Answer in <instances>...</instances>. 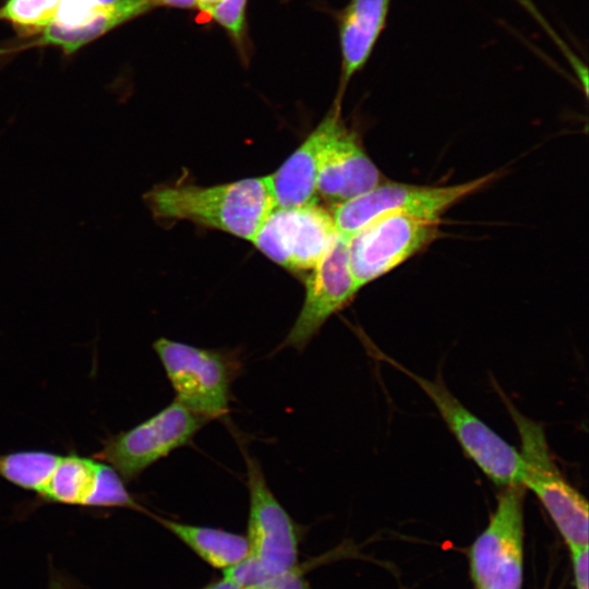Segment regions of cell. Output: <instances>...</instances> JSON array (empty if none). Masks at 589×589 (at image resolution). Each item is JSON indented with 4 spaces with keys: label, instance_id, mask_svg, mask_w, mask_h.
Instances as JSON below:
<instances>
[{
    "label": "cell",
    "instance_id": "cell-1",
    "mask_svg": "<svg viewBox=\"0 0 589 589\" xmlns=\"http://www.w3.org/2000/svg\"><path fill=\"white\" fill-rule=\"evenodd\" d=\"M143 199L155 219L189 220L248 241L275 207L267 176L207 187L157 184Z\"/></svg>",
    "mask_w": 589,
    "mask_h": 589
},
{
    "label": "cell",
    "instance_id": "cell-2",
    "mask_svg": "<svg viewBox=\"0 0 589 589\" xmlns=\"http://www.w3.org/2000/svg\"><path fill=\"white\" fill-rule=\"evenodd\" d=\"M519 435L524 481L542 503L569 549L588 546V502L560 470L543 426L497 389Z\"/></svg>",
    "mask_w": 589,
    "mask_h": 589
},
{
    "label": "cell",
    "instance_id": "cell-3",
    "mask_svg": "<svg viewBox=\"0 0 589 589\" xmlns=\"http://www.w3.org/2000/svg\"><path fill=\"white\" fill-rule=\"evenodd\" d=\"M176 399L206 420L229 411L231 386L242 362L239 350L200 348L165 337L153 344Z\"/></svg>",
    "mask_w": 589,
    "mask_h": 589
},
{
    "label": "cell",
    "instance_id": "cell-4",
    "mask_svg": "<svg viewBox=\"0 0 589 589\" xmlns=\"http://www.w3.org/2000/svg\"><path fill=\"white\" fill-rule=\"evenodd\" d=\"M376 357L406 374L426 394L464 453L490 481L500 488L522 485L525 470L519 450L465 407L442 376L429 380L378 350Z\"/></svg>",
    "mask_w": 589,
    "mask_h": 589
},
{
    "label": "cell",
    "instance_id": "cell-5",
    "mask_svg": "<svg viewBox=\"0 0 589 589\" xmlns=\"http://www.w3.org/2000/svg\"><path fill=\"white\" fill-rule=\"evenodd\" d=\"M496 172L450 185H417L380 182L369 191L332 206L338 235L349 238L372 219L385 214H401L440 223L443 214L465 197L491 183Z\"/></svg>",
    "mask_w": 589,
    "mask_h": 589
},
{
    "label": "cell",
    "instance_id": "cell-6",
    "mask_svg": "<svg viewBox=\"0 0 589 589\" xmlns=\"http://www.w3.org/2000/svg\"><path fill=\"white\" fill-rule=\"evenodd\" d=\"M208 420L175 399L135 426L111 435L93 457L111 466L124 482L189 444Z\"/></svg>",
    "mask_w": 589,
    "mask_h": 589
},
{
    "label": "cell",
    "instance_id": "cell-7",
    "mask_svg": "<svg viewBox=\"0 0 589 589\" xmlns=\"http://www.w3.org/2000/svg\"><path fill=\"white\" fill-rule=\"evenodd\" d=\"M440 223L401 214L381 215L348 238L349 267L358 290L430 245Z\"/></svg>",
    "mask_w": 589,
    "mask_h": 589
},
{
    "label": "cell",
    "instance_id": "cell-8",
    "mask_svg": "<svg viewBox=\"0 0 589 589\" xmlns=\"http://www.w3.org/2000/svg\"><path fill=\"white\" fill-rule=\"evenodd\" d=\"M524 485L502 488L486 528L470 549L479 589H520L522 578Z\"/></svg>",
    "mask_w": 589,
    "mask_h": 589
},
{
    "label": "cell",
    "instance_id": "cell-9",
    "mask_svg": "<svg viewBox=\"0 0 589 589\" xmlns=\"http://www.w3.org/2000/svg\"><path fill=\"white\" fill-rule=\"evenodd\" d=\"M336 237L330 211L316 202L274 207L251 242L279 266L308 272L324 257Z\"/></svg>",
    "mask_w": 589,
    "mask_h": 589
},
{
    "label": "cell",
    "instance_id": "cell-10",
    "mask_svg": "<svg viewBox=\"0 0 589 589\" xmlns=\"http://www.w3.org/2000/svg\"><path fill=\"white\" fill-rule=\"evenodd\" d=\"M247 466L249 558L266 572L298 567L297 525L271 491L260 462L241 447Z\"/></svg>",
    "mask_w": 589,
    "mask_h": 589
},
{
    "label": "cell",
    "instance_id": "cell-11",
    "mask_svg": "<svg viewBox=\"0 0 589 589\" xmlns=\"http://www.w3.org/2000/svg\"><path fill=\"white\" fill-rule=\"evenodd\" d=\"M310 272L302 308L278 349L303 351L326 321L359 291L349 267L347 237L337 233L327 253Z\"/></svg>",
    "mask_w": 589,
    "mask_h": 589
},
{
    "label": "cell",
    "instance_id": "cell-12",
    "mask_svg": "<svg viewBox=\"0 0 589 589\" xmlns=\"http://www.w3.org/2000/svg\"><path fill=\"white\" fill-rule=\"evenodd\" d=\"M382 182L381 171L365 153L354 130L342 118L322 155L316 193L330 205L356 197Z\"/></svg>",
    "mask_w": 589,
    "mask_h": 589
},
{
    "label": "cell",
    "instance_id": "cell-13",
    "mask_svg": "<svg viewBox=\"0 0 589 589\" xmlns=\"http://www.w3.org/2000/svg\"><path fill=\"white\" fill-rule=\"evenodd\" d=\"M338 96L326 116L301 145L272 175L267 176L275 207L316 203V180L324 148L341 119Z\"/></svg>",
    "mask_w": 589,
    "mask_h": 589
},
{
    "label": "cell",
    "instance_id": "cell-14",
    "mask_svg": "<svg viewBox=\"0 0 589 589\" xmlns=\"http://www.w3.org/2000/svg\"><path fill=\"white\" fill-rule=\"evenodd\" d=\"M392 0H350L339 19L341 86L368 62L386 27Z\"/></svg>",
    "mask_w": 589,
    "mask_h": 589
},
{
    "label": "cell",
    "instance_id": "cell-15",
    "mask_svg": "<svg viewBox=\"0 0 589 589\" xmlns=\"http://www.w3.org/2000/svg\"><path fill=\"white\" fill-rule=\"evenodd\" d=\"M151 516L205 563L221 572L239 565L249 557L245 536L219 528L179 522L154 514Z\"/></svg>",
    "mask_w": 589,
    "mask_h": 589
},
{
    "label": "cell",
    "instance_id": "cell-16",
    "mask_svg": "<svg viewBox=\"0 0 589 589\" xmlns=\"http://www.w3.org/2000/svg\"><path fill=\"white\" fill-rule=\"evenodd\" d=\"M105 462L75 453L61 455L37 494L45 502L91 507Z\"/></svg>",
    "mask_w": 589,
    "mask_h": 589
},
{
    "label": "cell",
    "instance_id": "cell-17",
    "mask_svg": "<svg viewBox=\"0 0 589 589\" xmlns=\"http://www.w3.org/2000/svg\"><path fill=\"white\" fill-rule=\"evenodd\" d=\"M155 9L153 0H118L108 4L88 23L74 28L49 24L38 40L39 45L60 47L64 53H73L82 46L103 36L107 32Z\"/></svg>",
    "mask_w": 589,
    "mask_h": 589
},
{
    "label": "cell",
    "instance_id": "cell-18",
    "mask_svg": "<svg viewBox=\"0 0 589 589\" xmlns=\"http://www.w3.org/2000/svg\"><path fill=\"white\" fill-rule=\"evenodd\" d=\"M61 455L46 450H20L0 455V477L36 494L45 485Z\"/></svg>",
    "mask_w": 589,
    "mask_h": 589
},
{
    "label": "cell",
    "instance_id": "cell-19",
    "mask_svg": "<svg viewBox=\"0 0 589 589\" xmlns=\"http://www.w3.org/2000/svg\"><path fill=\"white\" fill-rule=\"evenodd\" d=\"M244 589H312L299 567L285 572H266L251 558L223 572Z\"/></svg>",
    "mask_w": 589,
    "mask_h": 589
},
{
    "label": "cell",
    "instance_id": "cell-20",
    "mask_svg": "<svg viewBox=\"0 0 589 589\" xmlns=\"http://www.w3.org/2000/svg\"><path fill=\"white\" fill-rule=\"evenodd\" d=\"M60 0H7L0 20L10 22L19 33L43 32L55 20Z\"/></svg>",
    "mask_w": 589,
    "mask_h": 589
},
{
    "label": "cell",
    "instance_id": "cell-21",
    "mask_svg": "<svg viewBox=\"0 0 589 589\" xmlns=\"http://www.w3.org/2000/svg\"><path fill=\"white\" fill-rule=\"evenodd\" d=\"M116 1L118 0H60L51 23L64 28L79 27L88 23L106 5Z\"/></svg>",
    "mask_w": 589,
    "mask_h": 589
},
{
    "label": "cell",
    "instance_id": "cell-22",
    "mask_svg": "<svg viewBox=\"0 0 589 589\" xmlns=\"http://www.w3.org/2000/svg\"><path fill=\"white\" fill-rule=\"evenodd\" d=\"M247 0H223L208 14L236 40H240L244 27Z\"/></svg>",
    "mask_w": 589,
    "mask_h": 589
},
{
    "label": "cell",
    "instance_id": "cell-23",
    "mask_svg": "<svg viewBox=\"0 0 589 589\" xmlns=\"http://www.w3.org/2000/svg\"><path fill=\"white\" fill-rule=\"evenodd\" d=\"M576 589H588V546L570 549Z\"/></svg>",
    "mask_w": 589,
    "mask_h": 589
},
{
    "label": "cell",
    "instance_id": "cell-24",
    "mask_svg": "<svg viewBox=\"0 0 589 589\" xmlns=\"http://www.w3.org/2000/svg\"><path fill=\"white\" fill-rule=\"evenodd\" d=\"M155 8L171 7L181 9H193L196 7L195 0H153Z\"/></svg>",
    "mask_w": 589,
    "mask_h": 589
},
{
    "label": "cell",
    "instance_id": "cell-25",
    "mask_svg": "<svg viewBox=\"0 0 589 589\" xmlns=\"http://www.w3.org/2000/svg\"><path fill=\"white\" fill-rule=\"evenodd\" d=\"M202 589H244V588L238 585L232 579L226 576H223L220 579L206 585Z\"/></svg>",
    "mask_w": 589,
    "mask_h": 589
},
{
    "label": "cell",
    "instance_id": "cell-26",
    "mask_svg": "<svg viewBox=\"0 0 589 589\" xmlns=\"http://www.w3.org/2000/svg\"><path fill=\"white\" fill-rule=\"evenodd\" d=\"M223 0H195L196 7L207 15Z\"/></svg>",
    "mask_w": 589,
    "mask_h": 589
},
{
    "label": "cell",
    "instance_id": "cell-27",
    "mask_svg": "<svg viewBox=\"0 0 589 589\" xmlns=\"http://www.w3.org/2000/svg\"><path fill=\"white\" fill-rule=\"evenodd\" d=\"M49 589H65V585L59 578H55L50 581Z\"/></svg>",
    "mask_w": 589,
    "mask_h": 589
}]
</instances>
